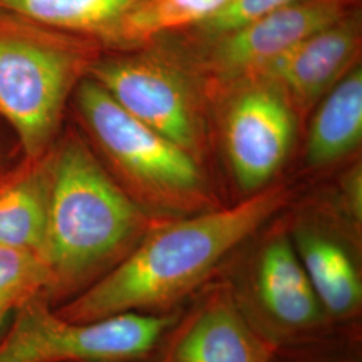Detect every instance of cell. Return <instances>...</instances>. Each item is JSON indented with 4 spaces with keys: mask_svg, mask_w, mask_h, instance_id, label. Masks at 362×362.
<instances>
[{
    "mask_svg": "<svg viewBox=\"0 0 362 362\" xmlns=\"http://www.w3.org/2000/svg\"><path fill=\"white\" fill-rule=\"evenodd\" d=\"M362 137V71L353 69L337 82L311 124L306 158L326 165L354 149Z\"/></svg>",
    "mask_w": 362,
    "mask_h": 362,
    "instance_id": "cell-13",
    "label": "cell"
},
{
    "mask_svg": "<svg viewBox=\"0 0 362 362\" xmlns=\"http://www.w3.org/2000/svg\"><path fill=\"white\" fill-rule=\"evenodd\" d=\"M76 105L93 140L132 182L172 199L200 189L192 155L132 116L89 76L76 88Z\"/></svg>",
    "mask_w": 362,
    "mask_h": 362,
    "instance_id": "cell-5",
    "label": "cell"
},
{
    "mask_svg": "<svg viewBox=\"0 0 362 362\" xmlns=\"http://www.w3.org/2000/svg\"><path fill=\"white\" fill-rule=\"evenodd\" d=\"M270 361V345L247 321L233 293L219 287L181 325L164 362Z\"/></svg>",
    "mask_w": 362,
    "mask_h": 362,
    "instance_id": "cell-10",
    "label": "cell"
},
{
    "mask_svg": "<svg viewBox=\"0 0 362 362\" xmlns=\"http://www.w3.org/2000/svg\"><path fill=\"white\" fill-rule=\"evenodd\" d=\"M296 121L286 95L264 82L240 93L226 119V145L235 179L257 191L282 165L294 139Z\"/></svg>",
    "mask_w": 362,
    "mask_h": 362,
    "instance_id": "cell-7",
    "label": "cell"
},
{
    "mask_svg": "<svg viewBox=\"0 0 362 362\" xmlns=\"http://www.w3.org/2000/svg\"><path fill=\"white\" fill-rule=\"evenodd\" d=\"M49 288V272L38 254L0 245V315L13 314Z\"/></svg>",
    "mask_w": 362,
    "mask_h": 362,
    "instance_id": "cell-17",
    "label": "cell"
},
{
    "mask_svg": "<svg viewBox=\"0 0 362 362\" xmlns=\"http://www.w3.org/2000/svg\"><path fill=\"white\" fill-rule=\"evenodd\" d=\"M227 0H140L127 16L117 49L143 45L157 35L196 27Z\"/></svg>",
    "mask_w": 362,
    "mask_h": 362,
    "instance_id": "cell-16",
    "label": "cell"
},
{
    "mask_svg": "<svg viewBox=\"0 0 362 362\" xmlns=\"http://www.w3.org/2000/svg\"><path fill=\"white\" fill-rule=\"evenodd\" d=\"M49 151L37 158L23 157L0 175V245L42 259L49 216Z\"/></svg>",
    "mask_w": 362,
    "mask_h": 362,
    "instance_id": "cell-12",
    "label": "cell"
},
{
    "mask_svg": "<svg viewBox=\"0 0 362 362\" xmlns=\"http://www.w3.org/2000/svg\"><path fill=\"white\" fill-rule=\"evenodd\" d=\"M98 45L0 4V116L23 157L52 145L67 98L98 59Z\"/></svg>",
    "mask_w": 362,
    "mask_h": 362,
    "instance_id": "cell-3",
    "label": "cell"
},
{
    "mask_svg": "<svg viewBox=\"0 0 362 362\" xmlns=\"http://www.w3.org/2000/svg\"><path fill=\"white\" fill-rule=\"evenodd\" d=\"M285 202L282 188H269L233 207L165 226L55 311L65 320L89 322L170 305L204 282Z\"/></svg>",
    "mask_w": 362,
    "mask_h": 362,
    "instance_id": "cell-1",
    "label": "cell"
},
{
    "mask_svg": "<svg viewBox=\"0 0 362 362\" xmlns=\"http://www.w3.org/2000/svg\"><path fill=\"white\" fill-rule=\"evenodd\" d=\"M298 1L302 0H227L218 11L194 28L207 37L219 38Z\"/></svg>",
    "mask_w": 362,
    "mask_h": 362,
    "instance_id": "cell-18",
    "label": "cell"
},
{
    "mask_svg": "<svg viewBox=\"0 0 362 362\" xmlns=\"http://www.w3.org/2000/svg\"><path fill=\"white\" fill-rule=\"evenodd\" d=\"M296 248L322 308L348 315L360 306L361 281L342 247L324 235L302 231Z\"/></svg>",
    "mask_w": 362,
    "mask_h": 362,
    "instance_id": "cell-15",
    "label": "cell"
},
{
    "mask_svg": "<svg viewBox=\"0 0 362 362\" xmlns=\"http://www.w3.org/2000/svg\"><path fill=\"white\" fill-rule=\"evenodd\" d=\"M89 77L122 106L172 143L194 151L197 119L185 78L151 55L97 59Z\"/></svg>",
    "mask_w": 362,
    "mask_h": 362,
    "instance_id": "cell-6",
    "label": "cell"
},
{
    "mask_svg": "<svg viewBox=\"0 0 362 362\" xmlns=\"http://www.w3.org/2000/svg\"><path fill=\"white\" fill-rule=\"evenodd\" d=\"M11 315H13V314H3V315H0V336H1V333L4 332L6 326L8 325V321H10Z\"/></svg>",
    "mask_w": 362,
    "mask_h": 362,
    "instance_id": "cell-19",
    "label": "cell"
},
{
    "mask_svg": "<svg viewBox=\"0 0 362 362\" xmlns=\"http://www.w3.org/2000/svg\"><path fill=\"white\" fill-rule=\"evenodd\" d=\"M254 290L259 305L272 321L287 330H305L320 322L322 305L298 255L285 236L263 248L255 270Z\"/></svg>",
    "mask_w": 362,
    "mask_h": 362,
    "instance_id": "cell-11",
    "label": "cell"
},
{
    "mask_svg": "<svg viewBox=\"0 0 362 362\" xmlns=\"http://www.w3.org/2000/svg\"><path fill=\"white\" fill-rule=\"evenodd\" d=\"M353 0H302L215 39L211 64L223 77L257 76L311 34L351 11Z\"/></svg>",
    "mask_w": 362,
    "mask_h": 362,
    "instance_id": "cell-8",
    "label": "cell"
},
{
    "mask_svg": "<svg viewBox=\"0 0 362 362\" xmlns=\"http://www.w3.org/2000/svg\"><path fill=\"white\" fill-rule=\"evenodd\" d=\"M140 0H0L42 23L116 47L130 11Z\"/></svg>",
    "mask_w": 362,
    "mask_h": 362,
    "instance_id": "cell-14",
    "label": "cell"
},
{
    "mask_svg": "<svg viewBox=\"0 0 362 362\" xmlns=\"http://www.w3.org/2000/svg\"><path fill=\"white\" fill-rule=\"evenodd\" d=\"M361 40L358 13L350 11L264 66L255 77L275 85L308 109L342 76Z\"/></svg>",
    "mask_w": 362,
    "mask_h": 362,
    "instance_id": "cell-9",
    "label": "cell"
},
{
    "mask_svg": "<svg viewBox=\"0 0 362 362\" xmlns=\"http://www.w3.org/2000/svg\"><path fill=\"white\" fill-rule=\"evenodd\" d=\"M1 172H3V170H0V175H1Z\"/></svg>",
    "mask_w": 362,
    "mask_h": 362,
    "instance_id": "cell-20",
    "label": "cell"
},
{
    "mask_svg": "<svg viewBox=\"0 0 362 362\" xmlns=\"http://www.w3.org/2000/svg\"><path fill=\"white\" fill-rule=\"evenodd\" d=\"M49 177L47 300L77 296L100 279L144 227L140 208L76 136L50 148Z\"/></svg>",
    "mask_w": 362,
    "mask_h": 362,
    "instance_id": "cell-2",
    "label": "cell"
},
{
    "mask_svg": "<svg viewBox=\"0 0 362 362\" xmlns=\"http://www.w3.org/2000/svg\"><path fill=\"white\" fill-rule=\"evenodd\" d=\"M173 315L122 313L89 322L62 318L34 298L13 311L0 336V362H118L143 357L173 324Z\"/></svg>",
    "mask_w": 362,
    "mask_h": 362,
    "instance_id": "cell-4",
    "label": "cell"
}]
</instances>
